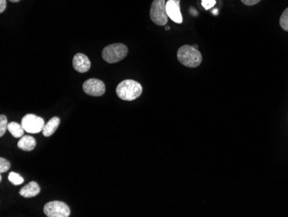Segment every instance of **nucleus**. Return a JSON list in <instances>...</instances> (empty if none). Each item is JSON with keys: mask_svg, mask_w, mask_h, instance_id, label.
Listing matches in <instances>:
<instances>
[{"mask_svg": "<svg viewBox=\"0 0 288 217\" xmlns=\"http://www.w3.org/2000/svg\"><path fill=\"white\" fill-rule=\"evenodd\" d=\"M117 96L122 101L132 102L141 96L142 87L140 83L134 80H125L121 82L116 89Z\"/></svg>", "mask_w": 288, "mask_h": 217, "instance_id": "nucleus-1", "label": "nucleus"}, {"mask_svg": "<svg viewBox=\"0 0 288 217\" xmlns=\"http://www.w3.org/2000/svg\"><path fill=\"white\" fill-rule=\"evenodd\" d=\"M177 58L180 64L188 68H197L202 63L201 53L191 45H184L179 48Z\"/></svg>", "mask_w": 288, "mask_h": 217, "instance_id": "nucleus-2", "label": "nucleus"}, {"mask_svg": "<svg viewBox=\"0 0 288 217\" xmlns=\"http://www.w3.org/2000/svg\"><path fill=\"white\" fill-rule=\"evenodd\" d=\"M128 55V48L122 44H110L104 48L102 57L108 64H116L124 60Z\"/></svg>", "mask_w": 288, "mask_h": 217, "instance_id": "nucleus-3", "label": "nucleus"}, {"mask_svg": "<svg viewBox=\"0 0 288 217\" xmlns=\"http://www.w3.org/2000/svg\"><path fill=\"white\" fill-rule=\"evenodd\" d=\"M166 0H154L150 7V18L155 25L164 26L169 21L166 11Z\"/></svg>", "mask_w": 288, "mask_h": 217, "instance_id": "nucleus-4", "label": "nucleus"}, {"mask_svg": "<svg viewBox=\"0 0 288 217\" xmlns=\"http://www.w3.org/2000/svg\"><path fill=\"white\" fill-rule=\"evenodd\" d=\"M44 212L48 217H68L70 215L69 207L60 201H53L45 204Z\"/></svg>", "mask_w": 288, "mask_h": 217, "instance_id": "nucleus-5", "label": "nucleus"}, {"mask_svg": "<svg viewBox=\"0 0 288 217\" xmlns=\"http://www.w3.org/2000/svg\"><path fill=\"white\" fill-rule=\"evenodd\" d=\"M22 126L25 132L29 133H38L43 132L44 126V120L41 117L30 113L23 118Z\"/></svg>", "mask_w": 288, "mask_h": 217, "instance_id": "nucleus-6", "label": "nucleus"}, {"mask_svg": "<svg viewBox=\"0 0 288 217\" xmlns=\"http://www.w3.org/2000/svg\"><path fill=\"white\" fill-rule=\"evenodd\" d=\"M83 90L86 94L91 96H102L106 93V85L102 81L92 78L85 82Z\"/></svg>", "mask_w": 288, "mask_h": 217, "instance_id": "nucleus-7", "label": "nucleus"}, {"mask_svg": "<svg viewBox=\"0 0 288 217\" xmlns=\"http://www.w3.org/2000/svg\"><path fill=\"white\" fill-rule=\"evenodd\" d=\"M179 0H169L167 1L166 11L169 18L176 24H181L183 21L182 15L180 12Z\"/></svg>", "mask_w": 288, "mask_h": 217, "instance_id": "nucleus-8", "label": "nucleus"}, {"mask_svg": "<svg viewBox=\"0 0 288 217\" xmlns=\"http://www.w3.org/2000/svg\"><path fill=\"white\" fill-rule=\"evenodd\" d=\"M73 67L79 73H87L91 69V62L88 56L82 53H78L73 59Z\"/></svg>", "mask_w": 288, "mask_h": 217, "instance_id": "nucleus-9", "label": "nucleus"}, {"mask_svg": "<svg viewBox=\"0 0 288 217\" xmlns=\"http://www.w3.org/2000/svg\"><path fill=\"white\" fill-rule=\"evenodd\" d=\"M41 192V188L36 182H30L25 187L22 188L19 191V195L23 198H31L39 195Z\"/></svg>", "mask_w": 288, "mask_h": 217, "instance_id": "nucleus-10", "label": "nucleus"}, {"mask_svg": "<svg viewBox=\"0 0 288 217\" xmlns=\"http://www.w3.org/2000/svg\"><path fill=\"white\" fill-rule=\"evenodd\" d=\"M60 120L58 117H53L50 119V121L48 123L45 124L44 130H43V134L45 137H50L51 135L54 134L58 127L60 126Z\"/></svg>", "mask_w": 288, "mask_h": 217, "instance_id": "nucleus-11", "label": "nucleus"}, {"mask_svg": "<svg viewBox=\"0 0 288 217\" xmlns=\"http://www.w3.org/2000/svg\"><path fill=\"white\" fill-rule=\"evenodd\" d=\"M35 146H36V141L35 139L28 135L20 137L19 141L17 143V147L25 151H33Z\"/></svg>", "mask_w": 288, "mask_h": 217, "instance_id": "nucleus-12", "label": "nucleus"}, {"mask_svg": "<svg viewBox=\"0 0 288 217\" xmlns=\"http://www.w3.org/2000/svg\"><path fill=\"white\" fill-rule=\"evenodd\" d=\"M8 131L14 137L20 139L25 134V130L23 127L22 124L19 125L16 122H11L8 124Z\"/></svg>", "mask_w": 288, "mask_h": 217, "instance_id": "nucleus-13", "label": "nucleus"}, {"mask_svg": "<svg viewBox=\"0 0 288 217\" xmlns=\"http://www.w3.org/2000/svg\"><path fill=\"white\" fill-rule=\"evenodd\" d=\"M8 179L9 181L11 182V184H14V185H20L25 182L22 176H20L19 174L16 173V172H11L9 174Z\"/></svg>", "mask_w": 288, "mask_h": 217, "instance_id": "nucleus-14", "label": "nucleus"}, {"mask_svg": "<svg viewBox=\"0 0 288 217\" xmlns=\"http://www.w3.org/2000/svg\"><path fill=\"white\" fill-rule=\"evenodd\" d=\"M280 25L283 30L288 31V8L283 11L282 15L280 18Z\"/></svg>", "mask_w": 288, "mask_h": 217, "instance_id": "nucleus-15", "label": "nucleus"}, {"mask_svg": "<svg viewBox=\"0 0 288 217\" xmlns=\"http://www.w3.org/2000/svg\"><path fill=\"white\" fill-rule=\"evenodd\" d=\"M6 129H8V121L6 115H0V136L3 137Z\"/></svg>", "mask_w": 288, "mask_h": 217, "instance_id": "nucleus-16", "label": "nucleus"}, {"mask_svg": "<svg viewBox=\"0 0 288 217\" xmlns=\"http://www.w3.org/2000/svg\"><path fill=\"white\" fill-rule=\"evenodd\" d=\"M11 168V163L4 157L0 159V173H5Z\"/></svg>", "mask_w": 288, "mask_h": 217, "instance_id": "nucleus-17", "label": "nucleus"}, {"mask_svg": "<svg viewBox=\"0 0 288 217\" xmlns=\"http://www.w3.org/2000/svg\"><path fill=\"white\" fill-rule=\"evenodd\" d=\"M201 5L205 10H209L216 5V0H202Z\"/></svg>", "mask_w": 288, "mask_h": 217, "instance_id": "nucleus-18", "label": "nucleus"}, {"mask_svg": "<svg viewBox=\"0 0 288 217\" xmlns=\"http://www.w3.org/2000/svg\"><path fill=\"white\" fill-rule=\"evenodd\" d=\"M241 1L246 6H255L256 4H258L261 0H241Z\"/></svg>", "mask_w": 288, "mask_h": 217, "instance_id": "nucleus-19", "label": "nucleus"}, {"mask_svg": "<svg viewBox=\"0 0 288 217\" xmlns=\"http://www.w3.org/2000/svg\"><path fill=\"white\" fill-rule=\"evenodd\" d=\"M6 9V0H0V13H3Z\"/></svg>", "mask_w": 288, "mask_h": 217, "instance_id": "nucleus-20", "label": "nucleus"}, {"mask_svg": "<svg viewBox=\"0 0 288 217\" xmlns=\"http://www.w3.org/2000/svg\"><path fill=\"white\" fill-rule=\"evenodd\" d=\"M9 1H11V2H13V3H17V2H19L20 0H9Z\"/></svg>", "mask_w": 288, "mask_h": 217, "instance_id": "nucleus-21", "label": "nucleus"}, {"mask_svg": "<svg viewBox=\"0 0 288 217\" xmlns=\"http://www.w3.org/2000/svg\"><path fill=\"white\" fill-rule=\"evenodd\" d=\"M166 30H169V26H167V27H166Z\"/></svg>", "mask_w": 288, "mask_h": 217, "instance_id": "nucleus-22", "label": "nucleus"}]
</instances>
